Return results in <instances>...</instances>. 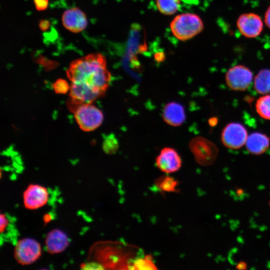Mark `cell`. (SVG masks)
<instances>
[{"label": "cell", "mask_w": 270, "mask_h": 270, "mask_svg": "<svg viewBox=\"0 0 270 270\" xmlns=\"http://www.w3.org/2000/svg\"><path fill=\"white\" fill-rule=\"evenodd\" d=\"M52 220V216L49 214H46L44 215L43 220L44 223L47 224Z\"/></svg>", "instance_id": "28"}, {"label": "cell", "mask_w": 270, "mask_h": 270, "mask_svg": "<svg viewBox=\"0 0 270 270\" xmlns=\"http://www.w3.org/2000/svg\"><path fill=\"white\" fill-rule=\"evenodd\" d=\"M162 118L168 124L174 126H179L183 124L186 120L184 108L178 102H169L164 107Z\"/></svg>", "instance_id": "13"}, {"label": "cell", "mask_w": 270, "mask_h": 270, "mask_svg": "<svg viewBox=\"0 0 270 270\" xmlns=\"http://www.w3.org/2000/svg\"><path fill=\"white\" fill-rule=\"evenodd\" d=\"M42 254L40 243L31 238H24L19 240L14 249V256L16 262L23 266L28 265L36 262Z\"/></svg>", "instance_id": "5"}, {"label": "cell", "mask_w": 270, "mask_h": 270, "mask_svg": "<svg viewBox=\"0 0 270 270\" xmlns=\"http://www.w3.org/2000/svg\"><path fill=\"white\" fill-rule=\"evenodd\" d=\"M102 146L106 154H114L118 148V142L114 134H110L104 138Z\"/></svg>", "instance_id": "20"}, {"label": "cell", "mask_w": 270, "mask_h": 270, "mask_svg": "<svg viewBox=\"0 0 270 270\" xmlns=\"http://www.w3.org/2000/svg\"><path fill=\"white\" fill-rule=\"evenodd\" d=\"M256 108L261 118L270 120V95L260 97L256 102Z\"/></svg>", "instance_id": "18"}, {"label": "cell", "mask_w": 270, "mask_h": 270, "mask_svg": "<svg viewBox=\"0 0 270 270\" xmlns=\"http://www.w3.org/2000/svg\"><path fill=\"white\" fill-rule=\"evenodd\" d=\"M178 182L174 178L169 176H162L154 181L156 187L162 192H176Z\"/></svg>", "instance_id": "16"}, {"label": "cell", "mask_w": 270, "mask_h": 270, "mask_svg": "<svg viewBox=\"0 0 270 270\" xmlns=\"http://www.w3.org/2000/svg\"><path fill=\"white\" fill-rule=\"evenodd\" d=\"M70 108L72 110L79 127L84 132L92 131L102 122V112L92 103L79 104Z\"/></svg>", "instance_id": "3"}, {"label": "cell", "mask_w": 270, "mask_h": 270, "mask_svg": "<svg viewBox=\"0 0 270 270\" xmlns=\"http://www.w3.org/2000/svg\"><path fill=\"white\" fill-rule=\"evenodd\" d=\"M156 166L166 174H171L178 170L182 164L180 156L171 148H162L156 159Z\"/></svg>", "instance_id": "10"}, {"label": "cell", "mask_w": 270, "mask_h": 270, "mask_svg": "<svg viewBox=\"0 0 270 270\" xmlns=\"http://www.w3.org/2000/svg\"><path fill=\"white\" fill-rule=\"evenodd\" d=\"M252 80V73L247 67L238 65L228 71L226 76L227 85L231 89L243 91L250 84Z\"/></svg>", "instance_id": "7"}, {"label": "cell", "mask_w": 270, "mask_h": 270, "mask_svg": "<svg viewBox=\"0 0 270 270\" xmlns=\"http://www.w3.org/2000/svg\"><path fill=\"white\" fill-rule=\"evenodd\" d=\"M256 90L260 94L270 93V70H260L256 76L254 80Z\"/></svg>", "instance_id": "15"}, {"label": "cell", "mask_w": 270, "mask_h": 270, "mask_svg": "<svg viewBox=\"0 0 270 270\" xmlns=\"http://www.w3.org/2000/svg\"><path fill=\"white\" fill-rule=\"evenodd\" d=\"M36 9L38 10H44L46 9L48 5V0H33Z\"/></svg>", "instance_id": "23"}, {"label": "cell", "mask_w": 270, "mask_h": 270, "mask_svg": "<svg viewBox=\"0 0 270 270\" xmlns=\"http://www.w3.org/2000/svg\"><path fill=\"white\" fill-rule=\"evenodd\" d=\"M70 243V240L67 234L59 229L50 230L45 239L46 250L50 254L62 252L68 248Z\"/></svg>", "instance_id": "12"}, {"label": "cell", "mask_w": 270, "mask_h": 270, "mask_svg": "<svg viewBox=\"0 0 270 270\" xmlns=\"http://www.w3.org/2000/svg\"><path fill=\"white\" fill-rule=\"evenodd\" d=\"M0 231L2 233L4 232L8 226V220L5 214H0Z\"/></svg>", "instance_id": "24"}, {"label": "cell", "mask_w": 270, "mask_h": 270, "mask_svg": "<svg viewBox=\"0 0 270 270\" xmlns=\"http://www.w3.org/2000/svg\"><path fill=\"white\" fill-rule=\"evenodd\" d=\"M52 88L58 94H65L70 90V86L67 81L62 78L58 79L52 84Z\"/></svg>", "instance_id": "21"}, {"label": "cell", "mask_w": 270, "mask_h": 270, "mask_svg": "<svg viewBox=\"0 0 270 270\" xmlns=\"http://www.w3.org/2000/svg\"><path fill=\"white\" fill-rule=\"evenodd\" d=\"M62 20L66 29L75 33L83 30L88 24L86 14L78 8H72L64 11Z\"/></svg>", "instance_id": "11"}, {"label": "cell", "mask_w": 270, "mask_h": 270, "mask_svg": "<svg viewBox=\"0 0 270 270\" xmlns=\"http://www.w3.org/2000/svg\"><path fill=\"white\" fill-rule=\"evenodd\" d=\"M157 268L153 262L152 257L147 255L142 258V256L137 258L134 262L132 270H157Z\"/></svg>", "instance_id": "19"}, {"label": "cell", "mask_w": 270, "mask_h": 270, "mask_svg": "<svg viewBox=\"0 0 270 270\" xmlns=\"http://www.w3.org/2000/svg\"><path fill=\"white\" fill-rule=\"evenodd\" d=\"M188 146L196 162L202 166L212 164L218 154L216 146L212 142L202 136H196L192 139Z\"/></svg>", "instance_id": "4"}, {"label": "cell", "mask_w": 270, "mask_h": 270, "mask_svg": "<svg viewBox=\"0 0 270 270\" xmlns=\"http://www.w3.org/2000/svg\"><path fill=\"white\" fill-rule=\"evenodd\" d=\"M248 132L242 124L232 122L227 124L222 130L221 140L222 144L231 149H238L246 142Z\"/></svg>", "instance_id": "6"}, {"label": "cell", "mask_w": 270, "mask_h": 270, "mask_svg": "<svg viewBox=\"0 0 270 270\" xmlns=\"http://www.w3.org/2000/svg\"><path fill=\"white\" fill-rule=\"evenodd\" d=\"M180 4V0H156L158 10L166 15L175 14L179 8Z\"/></svg>", "instance_id": "17"}, {"label": "cell", "mask_w": 270, "mask_h": 270, "mask_svg": "<svg viewBox=\"0 0 270 270\" xmlns=\"http://www.w3.org/2000/svg\"><path fill=\"white\" fill-rule=\"evenodd\" d=\"M236 268L238 270H246L247 268V264L244 262H240L236 266Z\"/></svg>", "instance_id": "27"}, {"label": "cell", "mask_w": 270, "mask_h": 270, "mask_svg": "<svg viewBox=\"0 0 270 270\" xmlns=\"http://www.w3.org/2000/svg\"><path fill=\"white\" fill-rule=\"evenodd\" d=\"M50 22L46 20H42L39 24V26L41 30H46L48 29Z\"/></svg>", "instance_id": "26"}, {"label": "cell", "mask_w": 270, "mask_h": 270, "mask_svg": "<svg viewBox=\"0 0 270 270\" xmlns=\"http://www.w3.org/2000/svg\"><path fill=\"white\" fill-rule=\"evenodd\" d=\"M80 268L84 270H98L104 269L102 264L96 262H89L82 263L80 265Z\"/></svg>", "instance_id": "22"}, {"label": "cell", "mask_w": 270, "mask_h": 270, "mask_svg": "<svg viewBox=\"0 0 270 270\" xmlns=\"http://www.w3.org/2000/svg\"><path fill=\"white\" fill-rule=\"evenodd\" d=\"M66 76L71 82L69 108L91 104L102 97L111 80L106 58L100 53L91 54L72 61L66 70Z\"/></svg>", "instance_id": "1"}, {"label": "cell", "mask_w": 270, "mask_h": 270, "mask_svg": "<svg viewBox=\"0 0 270 270\" xmlns=\"http://www.w3.org/2000/svg\"><path fill=\"white\" fill-rule=\"evenodd\" d=\"M170 28L176 38L185 41L200 33L204 29V24L198 15L184 13L176 16L172 21Z\"/></svg>", "instance_id": "2"}, {"label": "cell", "mask_w": 270, "mask_h": 270, "mask_svg": "<svg viewBox=\"0 0 270 270\" xmlns=\"http://www.w3.org/2000/svg\"><path fill=\"white\" fill-rule=\"evenodd\" d=\"M264 22L266 26L270 28V6L268 8L265 13Z\"/></svg>", "instance_id": "25"}, {"label": "cell", "mask_w": 270, "mask_h": 270, "mask_svg": "<svg viewBox=\"0 0 270 270\" xmlns=\"http://www.w3.org/2000/svg\"><path fill=\"white\" fill-rule=\"evenodd\" d=\"M22 198L24 207L28 210H34L47 204L49 194L46 187L38 184H30L24 190Z\"/></svg>", "instance_id": "8"}, {"label": "cell", "mask_w": 270, "mask_h": 270, "mask_svg": "<svg viewBox=\"0 0 270 270\" xmlns=\"http://www.w3.org/2000/svg\"><path fill=\"white\" fill-rule=\"evenodd\" d=\"M270 144L269 138L260 132H253L247 138L246 146L247 150L254 154H260L268 148Z\"/></svg>", "instance_id": "14"}, {"label": "cell", "mask_w": 270, "mask_h": 270, "mask_svg": "<svg viewBox=\"0 0 270 270\" xmlns=\"http://www.w3.org/2000/svg\"><path fill=\"white\" fill-rule=\"evenodd\" d=\"M236 26L240 34L248 38L257 37L263 29L262 18L254 13L241 14L237 20Z\"/></svg>", "instance_id": "9"}]
</instances>
